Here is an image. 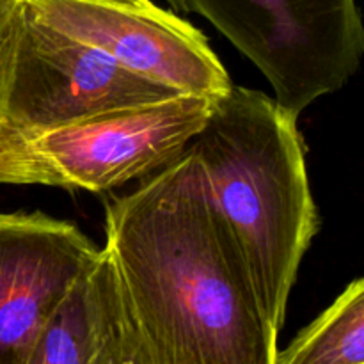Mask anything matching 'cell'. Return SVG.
Masks as SVG:
<instances>
[{
  "mask_svg": "<svg viewBox=\"0 0 364 364\" xmlns=\"http://www.w3.org/2000/svg\"><path fill=\"white\" fill-rule=\"evenodd\" d=\"M153 364H277L242 252L191 148L105 203V247Z\"/></svg>",
  "mask_w": 364,
  "mask_h": 364,
  "instance_id": "1",
  "label": "cell"
},
{
  "mask_svg": "<svg viewBox=\"0 0 364 364\" xmlns=\"http://www.w3.org/2000/svg\"><path fill=\"white\" fill-rule=\"evenodd\" d=\"M297 119L276 98L231 84L213 98L205 127L188 144L279 331L299 267L320 230Z\"/></svg>",
  "mask_w": 364,
  "mask_h": 364,
  "instance_id": "2",
  "label": "cell"
},
{
  "mask_svg": "<svg viewBox=\"0 0 364 364\" xmlns=\"http://www.w3.org/2000/svg\"><path fill=\"white\" fill-rule=\"evenodd\" d=\"M213 98L180 95L52 130L0 135V183L112 191L174 162L203 130Z\"/></svg>",
  "mask_w": 364,
  "mask_h": 364,
  "instance_id": "3",
  "label": "cell"
},
{
  "mask_svg": "<svg viewBox=\"0 0 364 364\" xmlns=\"http://www.w3.org/2000/svg\"><path fill=\"white\" fill-rule=\"evenodd\" d=\"M206 18L270 82L281 107L301 116L343 87L364 55L355 0H167Z\"/></svg>",
  "mask_w": 364,
  "mask_h": 364,
  "instance_id": "4",
  "label": "cell"
},
{
  "mask_svg": "<svg viewBox=\"0 0 364 364\" xmlns=\"http://www.w3.org/2000/svg\"><path fill=\"white\" fill-rule=\"evenodd\" d=\"M95 46L43 23L21 0L0 89V135L36 134L180 96Z\"/></svg>",
  "mask_w": 364,
  "mask_h": 364,
  "instance_id": "5",
  "label": "cell"
},
{
  "mask_svg": "<svg viewBox=\"0 0 364 364\" xmlns=\"http://www.w3.org/2000/svg\"><path fill=\"white\" fill-rule=\"evenodd\" d=\"M43 23L181 95L219 96L231 78L206 36L173 13L87 0H23Z\"/></svg>",
  "mask_w": 364,
  "mask_h": 364,
  "instance_id": "6",
  "label": "cell"
},
{
  "mask_svg": "<svg viewBox=\"0 0 364 364\" xmlns=\"http://www.w3.org/2000/svg\"><path fill=\"white\" fill-rule=\"evenodd\" d=\"M100 256L73 223L0 213V364H28L52 316Z\"/></svg>",
  "mask_w": 364,
  "mask_h": 364,
  "instance_id": "7",
  "label": "cell"
},
{
  "mask_svg": "<svg viewBox=\"0 0 364 364\" xmlns=\"http://www.w3.org/2000/svg\"><path fill=\"white\" fill-rule=\"evenodd\" d=\"M102 256L71 288L43 331L28 364H96L103 320Z\"/></svg>",
  "mask_w": 364,
  "mask_h": 364,
  "instance_id": "8",
  "label": "cell"
},
{
  "mask_svg": "<svg viewBox=\"0 0 364 364\" xmlns=\"http://www.w3.org/2000/svg\"><path fill=\"white\" fill-rule=\"evenodd\" d=\"M277 364H364V277L304 327Z\"/></svg>",
  "mask_w": 364,
  "mask_h": 364,
  "instance_id": "9",
  "label": "cell"
},
{
  "mask_svg": "<svg viewBox=\"0 0 364 364\" xmlns=\"http://www.w3.org/2000/svg\"><path fill=\"white\" fill-rule=\"evenodd\" d=\"M102 341L96 364H153L105 251L102 256Z\"/></svg>",
  "mask_w": 364,
  "mask_h": 364,
  "instance_id": "10",
  "label": "cell"
},
{
  "mask_svg": "<svg viewBox=\"0 0 364 364\" xmlns=\"http://www.w3.org/2000/svg\"><path fill=\"white\" fill-rule=\"evenodd\" d=\"M21 0H0V89L6 78L11 59L14 32L20 18Z\"/></svg>",
  "mask_w": 364,
  "mask_h": 364,
  "instance_id": "11",
  "label": "cell"
},
{
  "mask_svg": "<svg viewBox=\"0 0 364 364\" xmlns=\"http://www.w3.org/2000/svg\"><path fill=\"white\" fill-rule=\"evenodd\" d=\"M87 2L114 4V6L135 7V9H151V7H155V4H153L151 0H87Z\"/></svg>",
  "mask_w": 364,
  "mask_h": 364,
  "instance_id": "12",
  "label": "cell"
}]
</instances>
